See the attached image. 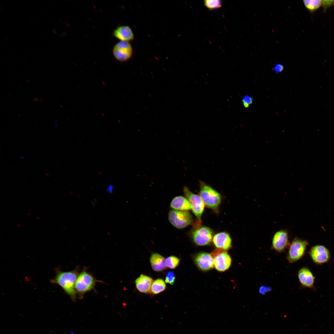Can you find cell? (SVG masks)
<instances>
[{"mask_svg": "<svg viewBox=\"0 0 334 334\" xmlns=\"http://www.w3.org/2000/svg\"><path fill=\"white\" fill-rule=\"evenodd\" d=\"M175 273L173 271H169L167 273L165 282L171 285H173L175 282Z\"/></svg>", "mask_w": 334, "mask_h": 334, "instance_id": "cell-23", "label": "cell"}, {"mask_svg": "<svg viewBox=\"0 0 334 334\" xmlns=\"http://www.w3.org/2000/svg\"><path fill=\"white\" fill-rule=\"evenodd\" d=\"M205 6L210 10H213L221 7L222 2L220 0H205L204 1Z\"/></svg>", "mask_w": 334, "mask_h": 334, "instance_id": "cell-22", "label": "cell"}, {"mask_svg": "<svg viewBox=\"0 0 334 334\" xmlns=\"http://www.w3.org/2000/svg\"><path fill=\"white\" fill-rule=\"evenodd\" d=\"M242 102L245 108H248L253 103V98L248 95L244 96L242 98Z\"/></svg>", "mask_w": 334, "mask_h": 334, "instance_id": "cell-24", "label": "cell"}, {"mask_svg": "<svg viewBox=\"0 0 334 334\" xmlns=\"http://www.w3.org/2000/svg\"><path fill=\"white\" fill-rule=\"evenodd\" d=\"M231 263V259L229 255L225 251L220 252L214 258V266L216 270L220 272L227 270Z\"/></svg>", "mask_w": 334, "mask_h": 334, "instance_id": "cell-12", "label": "cell"}, {"mask_svg": "<svg viewBox=\"0 0 334 334\" xmlns=\"http://www.w3.org/2000/svg\"><path fill=\"white\" fill-rule=\"evenodd\" d=\"M153 280L148 276L141 274L135 280L137 289L140 292L148 293L150 292Z\"/></svg>", "mask_w": 334, "mask_h": 334, "instance_id": "cell-16", "label": "cell"}, {"mask_svg": "<svg viewBox=\"0 0 334 334\" xmlns=\"http://www.w3.org/2000/svg\"><path fill=\"white\" fill-rule=\"evenodd\" d=\"M272 290V288L269 286H266L265 285H261L259 290L260 294H265L266 293L269 292Z\"/></svg>", "mask_w": 334, "mask_h": 334, "instance_id": "cell-26", "label": "cell"}, {"mask_svg": "<svg viewBox=\"0 0 334 334\" xmlns=\"http://www.w3.org/2000/svg\"><path fill=\"white\" fill-rule=\"evenodd\" d=\"M78 275L77 269L68 272L58 271L55 278L51 280V282L59 285L72 300L75 301L77 298L75 284Z\"/></svg>", "mask_w": 334, "mask_h": 334, "instance_id": "cell-1", "label": "cell"}, {"mask_svg": "<svg viewBox=\"0 0 334 334\" xmlns=\"http://www.w3.org/2000/svg\"><path fill=\"white\" fill-rule=\"evenodd\" d=\"M308 242L296 238L293 240L289 245L287 259L291 263H294L300 259L304 255Z\"/></svg>", "mask_w": 334, "mask_h": 334, "instance_id": "cell-5", "label": "cell"}, {"mask_svg": "<svg viewBox=\"0 0 334 334\" xmlns=\"http://www.w3.org/2000/svg\"><path fill=\"white\" fill-rule=\"evenodd\" d=\"M168 219L173 225L180 229L187 227L191 224L192 220V216L188 212L174 209L169 212Z\"/></svg>", "mask_w": 334, "mask_h": 334, "instance_id": "cell-4", "label": "cell"}, {"mask_svg": "<svg viewBox=\"0 0 334 334\" xmlns=\"http://www.w3.org/2000/svg\"><path fill=\"white\" fill-rule=\"evenodd\" d=\"M195 261L197 266L203 271L210 270L214 267V258L208 253H199L195 257Z\"/></svg>", "mask_w": 334, "mask_h": 334, "instance_id": "cell-11", "label": "cell"}, {"mask_svg": "<svg viewBox=\"0 0 334 334\" xmlns=\"http://www.w3.org/2000/svg\"><path fill=\"white\" fill-rule=\"evenodd\" d=\"M133 49L128 42L120 41L116 44L112 50L113 54L115 59L121 62L129 60L133 54Z\"/></svg>", "mask_w": 334, "mask_h": 334, "instance_id": "cell-6", "label": "cell"}, {"mask_svg": "<svg viewBox=\"0 0 334 334\" xmlns=\"http://www.w3.org/2000/svg\"><path fill=\"white\" fill-rule=\"evenodd\" d=\"M290 244L287 231L285 230H281L277 231L274 235L271 247L278 252H282Z\"/></svg>", "mask_w": 334, "mask_h": 334, "instance_id": "cell-8", "label": "cell"}, {"mask_svg": "<svg viewBox=\"0 0 334 334\" xmlns=\"http://www.w3.org/2000/svg\"><path fill=\"white\" fill-rule=\"evenodd\" d=\"M170 206L173 209L179 211H187L192 209V205L188 199L182 196L174 197L171 202Z\"/></svg>", "mask_w": 334, "mask_h": 334, "instance_id": "cell-17", "label": "cell"}, {"mask_svg": "<svg viewBox=\"0 0 334 334\" xmlns=\"http://www.w3.org/2000/svg\"><path fill=\"white\" fill-rule=\"evenodd\" d=\"M334 5V0H322V6L326 11L329 7Z\"/></svg>", "mask_w": 334, "mask_h": 334, "instance_id": "cell-25", "label": "cell"}, {"mask_svg": "<svg viewBox=\"0 0 334 334\" xmlns=\"http://www.w3.org/2000/svg\"><path fill=\"white\" fill-rule=\"evenodd\" d=\"M192 235L193 241L196 244L204 246L211 243L213 233L210 228L207 227H202L194 231Z\"/></svg>", "mask_w": 334, "mask_h": 334, "instance_id": "cell-9", "label": "cell"}, {"mask_svg": "<svg viewBox=\"0 0 334 334\" xmlns=\"http://www.w3.org/2000/svg\"><path fill=\"white\" fill-rule=\"evenodd\" d=\"M113 36L120 41L128 42L134 39L133 32L131 28L127 25L117 27L113 32Z\"/></svg>", "mask_w": 334, "mask_h": 334, "instance_id": "cell-13", "label": "cell"}, {"mask_svg": "<svg viewBox=\"0 0 334 334\" xmlns=\"http://www.w3.org/2000/svg\"><path fill=\"white\" fill-rule=\"evenodd\" d=\"M213 241L216 247L223 250H228L231 246V238L229 235L226 232L217 233L214 236Z\"/></svg>", "mask_w": 334, "mask_h": 334, "instance_id": "cell-15", "label": "cell"}, {"mask_svg": "<svg viewBox=\"0 0 334 334\" xmlns=\"http://www.w3.org/2000/svg\"><path fill=\"white\" fill-rule=\"evenodd\" d=\"M99 281L86 270H83L79 274L75 284L77 293L81 298L85 293L93 289Z\"/></svg>", "mask_w": 334, "mask_h": 334, "instance_id": "cell-3", "label": "cell"}, {"mask_svg": "<svg viewBox=\"0 0 334 334\" xmlns=\"http://www.w3.org/2000/svg\"><path fill=\"white\" fill-rule=\"evenodd\" d=\"M303 1L306 7L311 12L314 11L322 6V0H305Z\"/></svg>", "mask_w": 334, "mask_h": 334, "instance_id": "cell-20", "label": "cell"}, {"mask_svg": "<svg viewBox=\"0 0 334 334\" xmlns=\"http://www.w3.org/2000/svg\"><path fill=\"white\" fill-rule=\"evenodd\" d=\"M166 287L164 281L161 279L158 278L153 281L150 292L153 294H157L165 290Z\"/></svg>", "mask_w": 334, "mask_h": 334, "instance_id": "cell-19", "label": "cell"}, {"mask_svg": "<svg viewBox=\"0 0 334 334\" xmlns=\"http://www.w3.org/2000/svg\"><path fill=\"white\" fill-rule=\"evenodd\" d=\"M113 189V187L112 185H110L108 186L107 188V191L109 192H111Z\"/></svg>", "mask_w": 334, "mask_h": 334, "instance_id": "cell-28", "label": "cell"}, {"mask_svg": "<svg viewBox=\"0 0 334 334\" xmlns=\"http://www.w3.org/2000/svg\"><path fill=\"white\" fill-rule=\"evenodd\" d=\"M199 196L204 204L208 208L215 210L220 203V194L210 186L201 181L199 182Z\"/></svg>", "mask_w": 334, "mask_h": 334, "instance_id": "cell-2", "label": "cell"}, {"mask_svg": "<svg viewBox=\"0 0 334 334\" xmlns=\"http://www.w3.org/2000/svg\"><path fill=\"white\" fill-rule=\"evenodd\" d=\"M183 192L192 205L193 213L198 219L200 220L204 210L203 203L199 196L193 193L187 187H184Z\"/></svg>", "mask_w": 334, "mask_h": 334, "instance_id": "cell-7", "label": "cell"}, {"mask_svg": "<svg viewBox=\"0 0 334 334\" xmlns=\"http://www.w3.org/2000/svg\"><path fill=\"white\" fill-rule=\"evenodd\" d=\"M284 66L281 64H277L272 68V70L276 73H279L283 71Z\"/></svg>", "mask_w": 334, "mask_h": 334, "instance_id": "cell-27", "label": "cell"}, {"mask_svg": "<svg viewBox=\"0 0 334 334\" xmlns=\"http://www.w3.org/2000/svg\"><path fill=\"white\" fill-rule=\"evenodd\" d=\"M298 277L302 286L304 287H313L315 277L311 272L307 268L304 267L298 272Z\"/></svg>", "mask_w": 334, "mask_h": 334, "instance_id": "cell-14", "label": "cell"}, {"mask_svg": "<svg viewBox=\"0 0 334 334\" xmlns=\"http://www.w3.org/2000/svg\"><path fill=\"white\" fill-rule=\"evenodd\" d=\"M310 255L314 262L317 264L326 263L329 260L330 255L328 250L325 246L318 245L313 247L309 252Z\"/></svg>", "mask_w": 334, "mask_h": 334, "instance_id": "cell-10", "label": "cell"}, {"mask_svg": "<svg viewBox=\"0 0 334 334\" xmlns=\"http://www.w3.org/2000/svg\"><path fill=\"white\" fill-rule=\"evenodd\" d=\"M180 262L179 259L174 256H170L165 259L166 267L171 269L176 268Z\"/></svg>", "mask_w": 334, "mask_h": 334, "instance_id": "cell-21", "label": "cell"}, {"mask_svg": "<svg viewBox=\"0 0 334 334\" xmlns=\"http://www.w3.org/2000/svg\"><path fill=\"white\" fill-rule=\"evenodd\" d=\"M150 261L152 269L156 272L162 271L166 268L165 258L158 253L152 254Z\"/></svg>", "mask_w": 334, "mask_h": 334, "instance_id": "cell-18", "label": "cell"}]
</instances>
